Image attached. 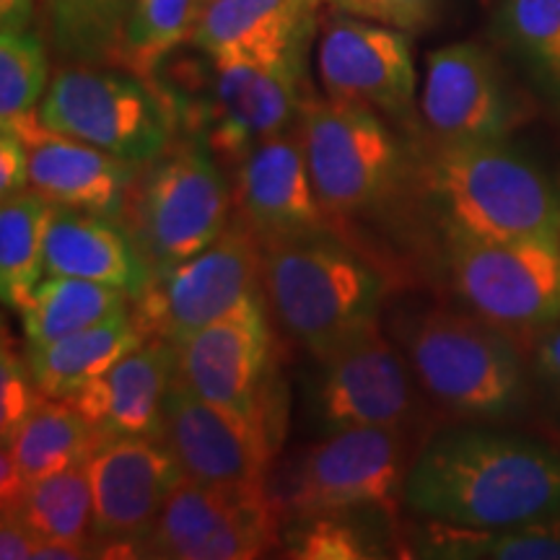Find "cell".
<instances>
[{
	"label": "cell",
	"mask_w": 560,
	"mask_h": 560,
	"mask_svg": "<svg viewBox=\"0 0 560 560\" xmlns=\"http://www.w3.org/2000/svg\"><path fill=\"white\" fill-rule=\"evenodd\" d=\"M26 486L30 482H26L24 472H21L11 446L3 444V452H0V499H3V509H11L21 499Z\"/></svg>",
	"instance_id": "cell-40"
},
{
	"label": "cell",
	"mask_w": 560,
	"mask_h": 560,
	"mask_svg": "<svg viewBox=\"0 0 560 560\" xmlns=\"http://www.w3.org/2000/svg\"><path fill=\"white\" fill-rule=\"evenodd\" d=\"M94 514V556L136 558L138 542L156 524L161 509L182 486L185 472L159 436H120L102 441L86 459Z\"/></svg>",
	"instance_id": "cell-15"
},
{
	"label": "cell",
	"mask_w": 560,
	"mask_h": 560,
	"mask_svg": "<svg viewBox=\"0 0 560 560\" xmlns=\"http://www.w3.org/2000/svg\"><path fill=\"white\" fill-rule=\"evenodd\" d=\"M3 511H11L21 522L30 524L42 540L91 542L94 495H91L86 462L30 482L21 499Z\"/></svg>",
	"instance_id": "cell-31"
},
{
	"label": "cell",
	"mask_w": 560,
	"mask_h": 560,
	"mask_svg": "<svg viewBox=\"0 0 560 560\" xmlns=\"http://www.w3.org/2000/svg\"><path fill=\"white\" fill-rule=\"evenodd\" d=\"M229 210V182L198 138L140 166L122 221L159 276L219 240L231 221Z\"/></svg>",
	"instance_id": "cell-6"
},
{
	"label": "cell",
	"mask_w": 560,
	"mask_h": 560,
	"mask_svg": "<svg viewBox=\"0 0 560 560\" xmlns=\"http://www.w3.org/2000/svg\"><path fill=\"white\" fill-rule=\"evenodd\" d=\"M52 202L37 190L0 200V293L3 304L21 312L45 270V240Z\"/></svg>",
	"instance_id": "cell-27"
},
{
	"label": "cell",
	"mask_w": 560,
	"mask_h": 560,
	"mask_svg": "<svg viewBox=\"0 0 560 560\" xmlns=\"http://www.w3.org/2000/svg\"><path fill=\"white\" fill-rule=\"evenodd\" d=\"M159 439L187 480L215 488H265L272 457L270 431L215 408L174 376Z\"/></svg>",
	"instance_id": "cell-17"
},
{
	"label": "cell",
	"mask_w": 560,
	"mask_h": 560,
	"mask_svg": "<svg viewBox=\"0 0 560 560\" xmlns=\"http://www.w3.org/2000/svg\"><path fill=\"white\" fill-rule=\"evenodd\" d=\"M47 276H68L112 285L138 299L153 280L128 223L75 208H52L45 240Z\"/></svg>",
	"instance_id": "cell-21"
},
{
	"label": "cell",
	"mask_w": 560,
	"mask_h": 560,
	"mask_svg": "<svg viewBox=\"0 0 560 560\" xmlns=\"http://www.w3.org/2000/svg\"><path fill=\"white\" fill-rule=\"evenodd\" d=\"M402 503L420 520L472 529L560 520V450L490 425L439 431L410 459Z\"/></svg>",
	"instance_id": "cell-1"
},
{
	"label": "cell",
	"mask_w": 560,
	"mask_h": 560,
	"mask_svg": "<svg viewBox=\"0 0 560 560\" xmlns=\"http://www.w3.org/2000/svg\"><path fill=\"white\" fill-rule=\"evenodd\" d=\"M236 206L260 244L330 229L296 128L262 140L236 170Z\"/></svg>",
	"instance_id": "cell-18"
},
{
	"label": "cell",
	"mask_w": 560,
	"mask_h": 560,
	"mask_svg": "<svg viewBox=\"0 0 560 560\" xmlns=\"http://www.w3.org/2000/svg\"><path fill=\"white\" fill-rule=\"evenodd\" d=\"M335 5L350 16L380 21L402 32L423 26L431 11V0H338Z\"/></svg>",
	"instance_id": "cell-36"
},
{
	"label": "cell",
	"mask_w": 560,
	"mask_h": 560,
	"mask_svg": "<svg viewBox=\"0 0 560 560\" xmlns=\"http://www.w3.org/2000/svg\"><path fill=\"white\" fill-rule=\"evenodd\" d=\"M330 3H332V5H335V3H338V0H330Z\"/></svg>",
	"instance_id": "cell-44"
},
{
	"label": "cell",
	"mask_w": 560,
	"mask_h": 560,
	"mask_svg": "<svg viewBox=\"0 0 560 560\" xmlns=\"http://www.w3.org/2000/svg\"><path fill=\"white\" fill-rule=\"evenodd\" d=\"M30 190V149L13 130H0V195Z\"/></svg>",
	"instance_id": "cell-37"
},
{
	"label": "cell",
	"mask_w": 560,
	"mask_h": 560,
	"mask_svg": "<svg viewBox=\"0 0 560 560\" xmlns=\"http://www.w3.org/2000/svg\"><path fill=\"white\" fill-rule=\"evenodd\" d=\"M260 291L262 244L240 215L200 255L153 276L132 317L149 338L179 346Z\"/></svg>",
	"instance_id": "cell-11"
},
{
	"label": "cell",
	"mask_w": 560,
	"mask_h": 560,
	"mask_svg": "<svg viewBox=\"0 0 560 560\" xmlns=\"http://www.w3.org/2000/svg\"><path fill=\"white\" fill-rule=\"evenodd\" d=\"M420 117L431 140L467 143L511 138L529 120L532 107L511 86L493 52L475 42H457L425 60Z\"/></svg>",
	"instance_id": "cell-14"
},
{
	"label": "cell",
	"mask_w": 560,
	"mask_h": 560,
	"mask_svg": "<svg viewBox=\"0 0 560 560\" xmlns=\"http://www.w3.org/2000/svg\"><path fill=\"white\" fill-rule=\"evenodd\" d=\"M262 495H268V486L215 488L185 478L161 509L149 535L138 542L136 558L195 560L215 532H221Z\"/></svg>",
	"instance_id": "cell-24"
},
{
	"label": "cell",
	"mask_w": 560,
	"mask_h": 560,
	"mask_svg": "<svg viewBox=\"0 0 560 560\" xmlns=\"http://www.w3.org/2000/svg\"><path fill=\"white\" fill-rule=\"evenodd\" d=\"M408 431L346 429L325 433L285 470L278 493H268L280 514L392 511L402 501L408 475Z\"/></svg>",
	"instance_id": "cell-8"
},
{
	"label": "cell",
	"mask_w": 560,
	"mask_h": 560,
	"mask_svg": "<svg viewBox=\"0 0 560 560\" xmlns=\"http://www.w3.org/2000/svg\"><path fill=\"white\" fill-rule=\"evenodd\" d=\"M200 0H136L117 37L112 66L153 79L179 45L192 39Z\"/></svg>",
	"instance_id": "cell-30"
},
{
	"label": "cell",
	"mask_w": 560,
	"mask_h": 560,
	"mask_svg": "<svg viewBox=\"0 0 560 560\" xmlns=\"http://www.w3.org/2000/svg\"><path fill=\"white\" fill-rule=\"evenodd\" d=\"M299 130L330 226L387 206L408 179V153L380 112L366 104L306 96Z\"/></svg>",
	"instance_id": "cell-5"
},
{
	"label": "cell",
	"mask_w": 560,
	"mask_h": 560,
	"mask_svg": "<svg viewBox=\"0 0 560 560\" xmlns=\"http://www.w3.org/2000/svg\"><path fill=\"white\" fill-rule=\"evenodd\" d=\"M42 537L30 524L21 522L16 514L3 511L0 516V558L3 560H30L34 558Z\"/></svg>",
	"instance_id": "cell-39"
},
{
	"label": "cell",
	"mask_w": 560,
	"mask_h": 560,
	"mask_svg": "<svg viewBox=\"0 0 560 560\" xmlns=\"http://www.w3.org/2000/svg\"><path fill=\"white\" fill-rule=\"evenodd\" d=\"M387 278L330 229L262 244V296L278 325L325 361L380 322Z\"/></svg>",
	"instance_id": "cell-3"
},
{
	"label": "cell",
	"mask_w": 560,
	"mask_h": 560,
	"mask_svg": "<svg viewBox=\"0 0 560 560\" xmlns=\"http://www.w3.org/2000/svg\"><path fill=\"white\" fill-rule=\"evenodd\" d=\"M34 0H0V32H30Z\"/></svg>",
	"instance_id": "cell-42"
},
{
	"label": "cell",
	"mask_w": 560,
	"mask_h": 560,
	"mask_svg": "<svg viewBox=\"0 0 560 560\" xmlns=\"http://www.w3.org/2000/svg\"><path fill=\"white\" fill-rule=\"evenodd\" d=\"M312 416L322 433L346 429L408 431L420 416V387L402 350L380 322L319 361Z\"/></svg>",
	"instance_id": "cell-12"
},
{
	"label": "cell",
	"mask_w": 560,
	"mask_h": 560,
	"mask_svg": "<svg viewBox=\"0 0 560 560\" xmlns=\"http://www.w3.org/2000/svg\"><path fill=\"white\" fill-rule=\"evenodd\" d=\"M317 68L330 100L366 104L416 130V68L402 30L369 19H335L322 34Z\"/></svg>",
	"instance_id": "cell-16"
},
{
	"label": "cell",
	"mask_w": 560,
	"mask_h": 560,
	"mask_svg": "<svg viewBox=\"0 0 560 560\" xmlns=\"http://www.w3.org/2000/svg\"><path fill=\"white\" fill-rule=\"evenodd\" d=\"M301 81L304 55L208 58V73L198 96L200 138L213 156L231 170H240L255 145L296 128L301 104L306 100L301 94Z\"/></svg>",
	"instance_id": "cell-10"
},
{
	"label": "cell",
	"mask_w": 560,
	"mask_h": 560,
	"mask_svg": "<svg viewBox=\"0 0 560 560\" xmlns=\"http://www.w3.org/2000/svg\"><path fill=\"white\" fill-rule=\"evenodd\" d=\"M39 122L130 164H151L174 145L177 115L149 79L125 68L62 66L37 109Z\"/></svg>",
	"instance_id": "cell-7"
},
{
	"label": "cell",
	"mask_w": 560,
	"mask_h": 560,
	"mask_svg": "<svg viewBox=\"0 0 560 560\" xmlns=\"http://www.w3.org/2000/svg\"><path fill=\"white\" fill-rule=\"evenodd\" d=\"M446 265L467 310L516 335L560 322V234L527 240H475L444 234Z\"/></svg>",
	"instance_id": "cell-9"
},
{
	"label": "cell",
	"mask_w": 560,
	"mask_h": 560,
	"mask_svg": "<svg viewBox=\"0 0 560 560\" xmlns=\"http://www.w3.org/2000/svg\"><path fill=\"white\" fill-rule=\"evenodd\" d=\"M410 556L436 560H560V520L503 529L454 527L423 520L412 529Z\"/></svg>",
	"instance_id": "cell-25"
},
{
	"label": "cell",
	"mask_w": 560,
	"mask_h": 560,
	"mask_svg": "<svg viewBox=\"0 0 560 560\" xmlns=\"http://www.w3.org/2000/svg\"><path fill=\"white\" fill-rule=\"evenodd\" d=\"M145 340L149 335L132 317L130 306L68 338L47 342V346H26V359H30L42 395L52 400H70L75 392L102 376Z\"/></svg>",
	"instance_id": "cell-23"
},
{
	"label": "cell",
	"mask_w": 560,
	"mask_h": 560,
	"mask_svg": "<svg viewBox=\"0 0 560 560\" xmlns=\"http://www.w3.org/2000/svg\"><path fill=\"white\" fill-rule=\"evenodd\" d=\"M532 374L545 389L560 397V322L537 338L535 355H532Z\"/></svg>",
	"instance_id": "cell-38"
},
{
	"label": "cell",
	"mask_w": 560,
	"mask_h": 560,
	"mask_svg": "<svg viewBox=\"0 0 560 560\" xmlns=\"http://www.w3.org/2000/svg\"><path fill=\"white\" fill-rule=\"evenodd\" d=\"M136 0H42L45 37L62 66H112Z\"/></svg>",
	"instance_id": "cell-29"
},
{
	"label": "cell",
	"mask_w": 560,
	"mask_h": 560,
	"mask_svg": "<svg viewBox=\"0 0 560 560\" xmlns=\"http://www.w3.org/2000/svg\"><path fill=\"white\" fill-rule=\"evenodd\" d=\"M3 444L11 446L26 482H34L86 462L96 450V436L73 402L45 397Z\"/></svg>",
	"instance_id": "cell-28"
},
{
	"label": "cell",
	"mask_w": 560,
	"mask_h": 560,
	"mask_svg": "<svg viewBox=\"0 0 560 560\" xmlns=\"http://www.w3.org/2000/svg\"><path fill=\"white\" fill-rule=\"evenodd\" d=\"M392 327L420 392L446 416L490 423L527 405V361L503 327L444 306L400 314Z\"/></svg>",
	"instance_id": "cell-4"
},
{
	"label": "cell",
	"mask_w": 560,
	"mask_h": 560,
	"mask_svg": "<svg viewBox=\"0 0 560 560\" xmlns=\"http://www.w3.org/2000/svg\"><path fill=\"white\" fill-rule=\"evenodd\" d=\"M42 34L0 32V128L21 130L37 120L50 83V60Z\"/></svg>",
	"instance_id": "cell-33"
},
{
	"label": "cell",
	"mask_w": 560,
	"mask_h": 560,
	"mask_svg": "<svg viewBox=\"0 0 560 560\" xmlns=\"http://www.w3.org/2000/svg\"><path fill=\"white\" fill-rule=\"evenodd\" d=\"M174 376L177 346L149 338L75 392L68 402L86 418L96 446L120 436H159L166 392Z\"/></svg>",
	"instance_id": "cell-20"
},
{
	"label": "cell",
	"mask_w": 560,
	"mask_h": 560,
	"mask_svg": "<svg viewBox=\"0 0 560 560\" xmlns=\"http://www.w3.org/2000/svg\"><path fill=\"white\" fill-rule=\"evenodd\" d=\"M322 0H213L202 9L192 45L208 58L304 55Z\"/></svg>",
	"instance_id": "cell-22"
},
{
	"label": "cell",
	"mask_w": 560,
	"mask_h": 560,
	"mask_svg": "<svg viewBox=\"0 0 560 560\" xmlns=\"http://www.w3.org/2000/svg\"><path fill=\"white\" fill-rule=\"evenodd\" d=\"M94 558V548L86 540H42L34 560H81Z\"/></svg>",
	"instance_id": "cell-41"
},
{
	"label": "cell",
	"mask_w": 560,
	"mask_h": 560,
	"mask_svg": "<svg viewBox=\"0 0 560 560\" xmlns=\"http://www.w3.org/2000/svg\"><path fill=\"white\" fill-rule=\"evenodd\" d=\"M42 400L45 395L34 380L26 350L21 353L5 340L3 353H0V436L3 441L13 439V433L39 408Z\"/></svg>",
	"instance_id": "cell-35"
},
{
	"label": "cell",
	"mask_w": 560,
	"mask_h": 560,
	"mask_svg": "<svg viewBox=\"0 0 560 560\" xmlns=\"http://www.w3.org/2000/svg\"><path fill=\"white\" fill-rule=\"evenodd\" d=\"M418 177L444 234L493 242L560 234V182L511 138H429Z\"/></svg>",
	"instance_id": "cell-2"
},
{
	"label": "cell",
	"mask_w": 560,
	"mask_h": 560,
	"mask_svg": "<svg viewBox=\"0 0 560 560\" xmlns=\"http://www.w3.org/2000/svg\"><path fill=\"white\" fill-rule=\"evenodd\" d=\"M208 3H213V0H200V5H202V9H206Z\"/></svg>",
	"instance_id": "cell-43"
},
{
	"label": "cell",
	"mask_w": 560,
	"mask_h": 560,
	"mask_svg": "<svg viewBox=\"0 0 560 560\" xmlns=\"http://www.w3.org/2000/svg\"><path fill=\"white\" fill-rule=\"evenodd\" d=\"M353 514L361 511H338V514L299 516L285 532L283 556L301 560H361L387 556V545L380 532L366 527Z\"/></svg>",
	"instance_id": "cell-34"
},
{
	"label": "cell",
	"mask_w": 560,
	"mask_h": 560,
	"mask_svg": "<svg viewBox=\"0 0 560 560\" xmlns=\"http://www.w3.org/2000/svg\"><path fill=\"white\" fill-rule=\"evenodd\" d=\"M272 332L262 291L177 346V376L195 395L270 431Z\"/></svg>",
	"instance_id": "cell-13"
},
{
	"label": "cell",
	"mask_w": 560,
	"mask_h": 560,
	"mask_svg": "<svg viewBox=\"0 0 560 560\" xmlns=\"http://www.w3.org/2000/svg\"><path fill=\"white\" fill-rule=\"evenodd\" d=\"M495 32L560 102V0H501Z\"/></svg>",
	"instance_id": "cell-32"
},
{
	"label": "cell",
	"mask_w": 560,
	"mask_h": 560,
	"mask_svg": "<svg viewBox=\"0 0 560 560\" xmlns=\"http://www.w3.org/2000/svg\"><path fill=\"white\" fill-rule=\"evenodd\" d=\"M13 132L30 149L32 190L45 195L52 206L122 219L140 172L138 164L47 130L39 117Z\"/></svg>",
	"instance_id": "cell-19"
},
{
	"label": "cell",
	"mask_w": 560,
	"mask_h": 560,
	"mask_svg": "<svg viewBox=\"0 0 560 560\" xmlns=\"http://www.w3.org/2000/svg\"><path fill=\"white\" fill-rule=\"evenodd\" d=\"M132 299L120 289L94 280L45 276L21 306L26 346H47L68 335L86 330L100 322L130 310Z\"/></svg>",
	"instance_id": "cell-26"
}]
</instances>
